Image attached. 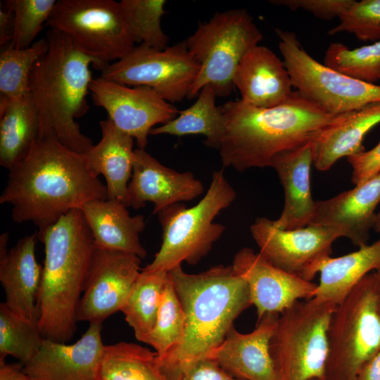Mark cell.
Here are the masks:
<instances>
[{
	"mask_svg": "<svg viewBox=\"0 0 380 380\" xmlns=\"http://www.w3.org/2000/svg\"><path fill=\"white\" fill-rule=\"evenodd\" d=\"M325 380H355L380 350V312L374 272L367 274L336 305L328 331Z\"/></svg>",
	"mask_w": 380,
	"mask_h": 380,
	"instance_id": "ba28073f",
	"label": "cell"
},
{
	"mask_svg": "<svg viewBox=\"0 0 380 380\" xmlns=\"http://www.w3.org/2000/svg\"><path fill=\"white\" fill-rule=\"evenodd\" d=\"M380 267V239L356 251L327 258L319 270V281L315 297L338 305L372 270Z\"/></svg>",
	"mask_w": 380,
	"mask_h": 380,
	"instance_id": "4316f807",
	"label": "cell"
},
{
	"mask_svg": "<svg viewBox=\"0 0 380 380\" xmlns=\"http://www.w3.org/2000/svg\"><path fill=\"white\" fill-rule=\"evenodd\" d=\"M95 105L103 108L108 118L134 139L139 148H146L148 136L158 124H165L179 111L153 89L146 86L120 84L101 76L89 86Z\"/></svg>",
	"mask_w": 380,
	"mask_h": 380,
	"instance_id": "5bb4252c",
	"label": "cell"
},
{
	"mask_svg": "<svg viewBox=\"0 0 380 380\" xmlns=\"http://www.w3.org/2000/svg\"><path fill=\"white\" fill-rule=\"evenodd\" d=\"M352 167L351 180L360 184L380 172V141L372 149L347 158Z\"/></svg>",
	"mask_w": 380,
	"mask_h": 380,
	"instance_id": "ab89813d",
	"label": "cell"
},
{
	"mask_svg": "<svg viewBox=\"0 0 380 380\" xmlns=\"http://www.w3.org/2000/svg\"><path fill=\"white\" fill-rule=\"evenodd\" d=\"M186 316L168 274L155 326L144 343L153 347L160 360L182 343Z\"/></svg>",
	"mask_w": 380,
	"mask_h": 380,
	"instance_id": "836d02e7",
	"label": "cell"
},
{
	"mask_svg": "<svg viewBox=\"0 0 380 380\" xmlns=\"http://www.w3.org/2000/svg\"><path fill=\"white\" fill-rule=\"evenodd\" d=\"M102 324L90 323L74 343L44 338L23 372L34 380H98L105 345Z\"/></svg>",
	"mask_w": 380,
	"mask_h": 380,
	"instance_id": "ac0fdd59",
	"label": "cell"
},
{
	"mask_svg": "<svg viewBox=\"0 0 380 380\" xmlns=\"http://www.w3.org/2000/svg\"><path fill=\"white\" fill-rule=\"evenodd\" d=\"M106 199V184L90 170L84 156L51 136L35 141L8 170L0 203L11 205L14 222H30L41 230L71 210Z\"/></svg>",
	"mask_w": 380,
	"mask_h": 380,
	"instance_id": "6da1fadb",
	"label": "cell"
},
{
	"mask_svg": "<svg viewBox=\"0 0 380 380\" xmlns=\"http://www.w3.org/2000/svg\"><path fill=\"white\" fill-rule=\"evenodd\" d=\"M336 307L313 297L279 314L270 342L279 380H325L327 331Z\"/></svg>",
	"mask_w": 380,
	"mask_h": 380,
	"instance_id": "52a82bcc",
	"label": "cell"
},
{
	"mask_svg": "<svg viewBox=\"0 0 380 380\" xmlns=\"http://www.w3.org/2000/svg\"><path fill=\"white\" fill-rule=\"evenodd\" d=\"M324 64L353 78L376 84L380 80V39L354 49L331 42L326 50Z\"/></svg>",
	"mask_w": 380,
	"mask_h": 380,
	"instance_id": "d590c367",
	"label": "cell"
},
{
	"mask_svg": "<svg viewBox=\"0 0 380 380\" xmlns=\"http://www.w3.org/2000/svg\"><path fill=\"white\" fill-rule=\"evenodd\" d=\"M101 139L84 154L90 170L106 179L108 198L125 204L130 181L134 149V139L109 119L100 122Z\"/></svg>",
	"mask_w": 380,
	"mask_h": 380,
	"instance_id": "d4e9b609",
	"label": "cell"
},
{
	"mask_svg": "<svg viewBox=\"0 0 380 380\" xmlns=\"http://www.w3.org/2000/svg\"><path fill=\"white\" fill-rule=\"evenodd\" d=\"M379 203L380 172L352 189L329 199L316 201L311 224L334 227L361 248L367 245Z\"/></svg>",
	"mask_w": 380,
	"mask_h": 380,
	"instance_id": "ffe728a7",
	"label": "cell"
},
{
	"mask_svg": "<svg viewBox=\"0 0 380 380\" xmlns=\"http://www.w3.org/2000/svg\"><path fill=\"white\" fill-rule=\"evenodd\" d=\"M259 253L275 267L305 280L312 281L323 262L332 253V244L342 237L331 227L310 224L283 229L273 220L259 217L250 227Z\"/></svg>",
	"mask_w": 380,
	"mask_h": 380,
	"instance_id": "4fadbf2b",
	"label": "cell"
},
{
	"mask_svg": "<svg viewBox=\"0 0 380 380\" xmlns=\"http://www.w3.org/2000/svg\"><path fill=\"white\" fill-rule=\"evenodd\" d=\"M39 120L28 93L0 108V165L9 170L39 139Z\"/></svg>",
	"mask_w": 380,
	"mask_h": 380,
	"instance_id": "83f0119b",
	"label": "cell"
},
{
	"mask_svg": "<svg viewBox=\"0 0 380 380\" xmlns=\"http://www.w3.org/2000/svg\"><path fill=\"white\" fill-rule=\"evenodd\" d=\"M0 380H34L23 372L22 363L0 362Z\"/></svg>",
	"mask_w": 380,
	"mask_h": 380,
	"instance_id": "ee69618b",
	"label": "cell"
},
{
	"mask_svg": "<svg viewBox=\"0 0 380 380\" xmlns=\"http://www.w3.org/2000/svg\"><path fill=\"white\" fill-rule=\"evenodd\" d=\"M379 123L380 101L346 113L341 120L328 127L314 141L315 167L327 171L340 158L365 151L362 141Z\"/></svg>",
	"mask_w": 380,
	"mask_h": 380,
	"instance_id": "484cf974",
	"label": "cell"
},
{
	"mask_svg": "<svg viewBox=\"0 0 380 380\" xmlns=\"http://www.w3.org/2000/svg\"><path fill=\"white\" fill-rule=\"evenodd\" d=\"M179 378L181 380H240L210 357H204L195 362Z\"/></svg>",
	"mask_w": 380,
	"mask_h": 380,
	"instance_id": "60d3db41",
	"label": "cell"
},
{
	"mask_svg": "<svg viewBox=\"0 0 380 380\" xmlns=\"http://www.w3.org/2000/svg\"><path fill=\"white\" fill-rule=\"evenodd\" d=\"M47 49L46 37L26 49H15L10 44L4 46L0 53V96L15 99L28 93L32 68Z\"/></svg>",
	"mask_w": 380,
	"mask_h": 380,
	"instance_id": "d6a6232c",
	"label": "cell"
},
{
	"mask_svg": "<svg viewBox=\"0 0 380 380\" xmlns=\"http://www.w3.org/2000/svg\"><path fill=\"white\" fill-rule=\"evenodd\" d=\"M220 107L225 118L218 148L221 162L224 167L240 172L271 167L276 155L314 141L346 114H328L297 91L287 102L272 108H258L241 100Z\"/></svg>",
	"mask_w": 380,
	"mask_h": 380,
	"instance_id": "7a4b0ae2",
	"label": "cell"
},
{
	"mask_svg": "<svg viewBox=\"0 0 380 380\" xmlns=\"http://www.w3.org/2000/svg\"><path fill=\"white\" fill-rule=\"evenodd\" d=\"M315 380H318V379H315Z\"/></svg>",
	"mask_w": 380,
	"mask_h": 380,
	"instance_id": "c3c4849f",
	"label": "cell"
},
{
	"mask_svg": "<svg viewBox=\"0 0 380 380\" xmlns=\"http://www.w3.org/2000/svg\"><path fill=\"white\" fill-rule=\"evenodd\" d=\"M55 0H8L5 6L14 13V32L10 45L26 49L46 24L54 7Z\"/></svg>",
	"mask_w": 380,
	"mask_h": 380,
	"instance_id": "8d00e7d4",
	"label": "cell"
},
{
	"mask_svg": "<svg viewBox=\"0 0 380 380\" xmlns=\"http://www.w3.org/2000/svg\"><path fill=\"white\" fill-rule=\"evenodd\" d=\"M186 316L181 345L160 360L170 380H177L225 338L236 318L252 305L249 289L232 265L189 274L179 265L168 271Z\"/></svg>",
	"mask_w": 380,
	"mask_h": 380,
	"instance_id": "3957f363",
	"label": "cell"
},
{
	"mask_svg": "<svg viewBox=\"0 0 380 380\" xmlns=\"http://www.w3.org/2000/svg\"><path fill=\"white\" fill-rule=\"evenodd\" d=\"M65 35L96 70L127 56L136 46L120 3L114 0H59L46 24Z\"/></svg>",
	"mask_w": 380,
	"mask_h": 380,
	"instance_id": "30bf717a",
	"label": "cell"
},
{
	"mask_svg": "<svg viewBox=\"0 0 380 380\" xmlns=\"http://www.w3.org/2000/svg\"><path fill=\"white\" fill-rule=\"evenodd\" d=\"M177 380H181V379H180V378H179V379H177Z\"/></svg>",
	"mask_w": 380,
	"mask_h": 380,
	"instance_id": "7dc6e473",
	"label": "cell"
},
{
	"mask_svg": "<svg viewBox=\"0 0 380 380\" xmlns=\"http://www.w3.org/2000/svg\"><path fill=\"white\" fill-rule=\"evenodd\" d=\"M98 380H170L155 351L141 345L119 342L105 345Z\"/></svg>",
	"mask_w": 380,
	"mask_h": 380,
	"instance_id": "f546056e",
	"label": "cell"
},
{
	"mask_svg": "<svg viewBox=\"0 0 380 380\" xmlns=\"http://www.w3.org/2000/svg\"><path fill=\"white\" fill-rule=\"evenodd\" d=\"M274 32L293 87L322 111L338 115L380 101V84L353 78L319 63L293 32L279 28Z\"/></svg>",
	"mask_w": 380,
	"mask_h": 380,
	"instance_id": "8fae6325",
	"label": "cell"
},
{
	"mask_svg": "<svg viewBox=\"0 0 380 380\" xmlns=\"http://www.w3.org/2000/svg\"><path fill=\"white\" fill-rule=\"evenodd\" d=\"M232 266L248 286L258 320L265 314H281L300 299L315 297L317 284L275 267L250 248L240 249Z\"/></svg>",
	"mask_w": 380,
	"mask_h": 380,
	"instance_id": "2e32d148",
	"label": "cell"
},
{
	"mask_svg": "<svg viewBox=\"0 0 380 380\" xmlns=\"http://www.w3.org/2000/svg\"><path fill=\"white\" fill-rule=\"evenodd\" d=\"M314 141L276 155L272 160L284 191V208L279 217L273 220L276 227L294 229L311 224L315 201L310 188V169L314 163Z\"/></svg>",
	"mask_w": 380,
	"mask_h": 380,
	"instance_id": "603a6c76",
	"label": "cell"
},
{
	"mask_svg": "<svg viewBox=\"0 0 380 380\" xmlns=\"http://www.w3.org/2000/svg\"><path fill=\"white\" fill-rule=\"evenodd\" d=\"M141 260L134 254L95 247L77 309V321L102 324L121 311L141 271Z\"/></svg>",
	"mask_w": 380,
	"mask_h": 380,
	"instance_id": "9a60e30c",
	"label": "cell"
},
{
	"mask_svg": "<svg viewBox=\"0 0 380 380\" xmlns=\"http://www.w3.org/2000/svg\"><path fill=\"white\" fill-rule=\"evenodd\" d=\"M44 340L37 322L16 313L5 303L0 304V362L11 355L25 365L37 353Z\"/></svg>",
	"mask_w": 380,
	"mask_h": 380,
	"instance_id": "1f68e13d",
	"label": "cell"
},
{
	"mask_svg": "<svg viewBox=\"0 0 380 380\" xmlns=\"http://www.w3.org/2000/svg\"><path fill=\"white\" fill-rule=\"evenodd\" d=\"M355 0H272L270 4L292 11L304 10L322 20H330L341 15Z\"/></svg>",
	"mask_w": 380,
	"mask_h": 380,
	"instance_id": "f35d334b",
	"label": "cell"
},
{
	"mask_svg": "<svg viewBox=\"0 0 380 380\" xmlns=\"http://www.w3.org/2000/svg\"><path fill=\"white\" fill-rule=\"evenodd\" d=\"M14 32L13 11L5 6L0 8V44L3 46L10 44Z\"/></svg>",
	"mask_w": 380,
	"mask_h": 380,
	"instance_id": "b9f144b4",
	"label": "cell"
},
{
	"mask_svg": "<svg viewBox=\"0 0 380 380\" xmlns=\"http://www.w3.org/2000/svg\"><path fill=\"white\" fill-rule=\"evenodd\" d=\"M378 295V308L380 312V267L374 272Z\"/></svg>",
	"mask_w": 380,
	"mask_h": 380,
	"instance_id": "f6af8a7d",
	"label": "cell"
},
{
	"mask_svg": "<svg viewBox=\"0 0 380 380\" xmlns=\"http://www.w3.org/2000/svg\"><path fill=\"white\" fill-rule=\"evenodd\" d=\"M45 37L48 49L34 65L28 86L39 120L38 140L52 136L84 155L93 144L75 120L89 110L90 65L96 63L60 32L49 29Z\"/></svg>",
	"mask_w": 380,
	"mask_h": 380,
	"instance_id": "5b68a950",
	"label": "cell"
},
{
	"mask_svg": "<svg viewBox=\"0 0 380 380\" xmlns=\"http://www.w3.org/2000/svg\"><path fill=\"white\" fill-rule=\"evenodd\" d=\"M373 229L380 234V211L376 215Z\"/></svg>",
	"mask_w": 380,
	"mask_h": 380,
	"instance_id": "bcb514c9",
	"label": "cell"
},
{
	"mask_svg": "<svg viewBox=\"0 0 380 380\" xmlns=\"http://www.w3.org/2000/svg\"><path fill=\"white\" fill-rule=\"evenodd\" d=\"M44 260L37 298L38 327L44 338L70 341L95 245L82 210H73L38 230Z\"/></svg>",
	"mask_w": 380,
	"mask_h": 380,
	"instance_id": "277c9868",
	"label": "cell"
},
{
	"mask_svg": "<svg viewBox=\"0 0 380 380\" xmlns=\"http://www.w3.org/2000/svg\"><path fill=\"white\" fill-rule=\"evenodd\" d=\"M201 65L184 41L165 49L136 46L125 58L102 66L101 77L128 86H146L169 103L188 98Z\"/></svg>",
	"mask_w": 380,
	"mask_h": 380,
	"instance_id": "7c38bea8",
	"label": "cell"
},
{
	"mask_svg": "<svg viewBox=\"0 0 380 380\" xmlns=\"http://www.w3.org/2000/svg\"><path fill=\"white\" fill-rule=\"evenodd\" d=\"M8 237L7 232L0 237V281L5 291L4 303L20 315L37 322L42 272L35 256L37 236H25L9 250Z\"/></svg>",
	"mask_w": 380,
	"mask_h": 380,
	"instance_id": "44dd1931",
	"label": "cell"
},
{
	"mask_svg": "<svg viewBox=\"0 0 380 380\" xmlns=\"http://www.w3.org/2000/svg\"><path fill=\"white\" fill-rule=\"evenodd\" d=\"M232 82L240 92L241 101L258 108L281 105L295 93L284 61L265 46L257 45L245 53Z\"/></svg>",
	"mask_w": 380,
	"mask_h": 380,
	"instance_id": "7402d4cb",
	"label": "cell"
},
{
	"mask_svg": "<svg viewBox=\"0 0 380 380\" xmlns=\"http://www.w3.org/2000/svg\"><path fill=\"white\" fill-rule=\"evenodd\" d=\"M127 206L116 199L87 203L82 211L92 234L95 247L134 254L140 258L146 251L139 235L145 228L144 217L131 216Z\"/></svg>",
	"mask_w": 380,
	"mask_h": 380,
	"instance_id": "cb8c5ba5",
	"label": "cell"
},
{
	"mask_svg": "<svg viewBox=\"0 0 380 380\" xmlns=\"http://www.w3.org/2000/svg\"><path fill=\"white\" fill-rule=\"evenodd\" d=\"M338 19L329 35L346 32L364 42L380 39V0L354 1Z\"/></svg>",
	"mask_w": 380,
	"mask_h": 380,
	"instance_id": "74e56055",
	"label": "cell"
},
{
	"mask_svg": "<svg viewBox=\"0 0 380 380\" xmlns=\"http://www.w3.org/2000/svg\"><path fill=\"white\" fill-rule=\"evenodd\" d=\"M167 278L168 272L141 269L121 310L139 341L144 343L155 326Z\"/></svg>",
	"mask_w": 380,
	"mask_h": 380,
	"instance_id": "4dcf8cb0",
	"label": "cell"
},
{
	"mask_svg": "<svg viewBox=\"0 0 380 380\" xmlns=\"http://www.w3.org/2000/svg\"><path fill=\"white\" fill-rule=\"evenodd\" d=\"M216 96L213 87L205 85L192 106L179 111L170 121L154 127L150 134H201L205 137V145L218 150L225 131V118L215 104Z\"/></svg>",
	"mask_w": 380,
	"mask_h": 380,
	"instance_id": "f1b7e54d",
	"label": "cell"
},
{
	"mask_svg": "<svg viewBox=\"0 0 380 380\" xmlns=\"http://www.w3.org/2000/svg\"><path fill=\"white\" fill-rule=\"evenodd\" d=\"M120 6L136 43L163 50L169 38L161 27L165 0H122Z\"/></svg>",
	"mask_w": 380,
	"mask_h": 380,
	"instance_id": "e575fe53",
	"label": "cell"
},
{
	"mask_svg": "<svg viewBox=\"0 0 380 380\" xmlns=\"http://www.w3.org/2000/svg\"><path fill=\"white\" fill-rule=\"evenodd\" d=\"M355 380H380V350L362 365Z\"/></svg>",
	"mask_w": 380,
	"mask_h": 380,
	"instance_id": "7bdbcfd3",
	"label": "cell"
},
{
	"mask_svg": "<svg viewBox=\"0 0 380 380\" xmlns=\"http://www.w3.org/2000/svg\"><path fill=\"white\" fill-rule=\"evenodd\" d=\"M262 39L253 17L243 8L216 13L208 21L199 23L185 39L189 51L201 65L188 99L198 96L208 84L217 96H229L237 65Z\"/></svg>",
	"mask_w": 380,
	"mask_h": 380,
	"instance_id": "9c48e42d",
	"label": "cell"
},
{
	"mask_svg": "<svg viewBox=\"0 0 380 380\" xmlns=\"http://www.w3.org/2000/svg\"><path fill=\"white\" fill-rule=\"evenodd\" d=\"M236 194L223 170L212 174L209 187L194 205L173 204L158 213L162 243L152 262L143 271L168 272L186 262L197 264L220 238L225 227L214 222L219 213L234 201Z\"/></svg>",
	"mask_w": 380,
	"mask_h": 380,
	"instance_id": "8992f818",
	"label": "cell"
},
{
	"mask_svg": "<svg viewBox=\"0 0 380 380\" xmlns=\"http://www.w3.org/2000/svg\"><path fill=\"white\" fill-rule=\"evenodd\" d=\"M203 183L191 172H177L144 148L134 149L132 174L125 205L134 209L153 204V214L175 203L192 201L203 194Z\"/></svg>",
	"mask_w": 380,
	"mask_h": 380,
	"instance_id": "e0dca14e",
	"label": "cell"
},
{
	"mask_svg": "<svg viewBox=\"0 0 380 380\" xmlns=\"http://www.w3.org/2000/svg\"><path fill=\"white\" fill-rule=\"evenodd\" d=\"M279 317V314H265L248 334L239 332L233 326L206 357L215 360L240 380H279L270 350Z\"/></svg>",
	"mask_w": 380,
	"mask_h": 380,
	"instance_id": "d6986e66",
	"label": "cell"
}]
</instances>
